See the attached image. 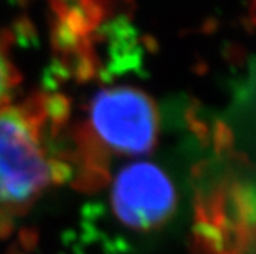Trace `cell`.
I'll return each instance as SVG.
<instances>
[{
  "label": "cell",
  "mask_w": 256,
  "mask_h": 254,
  "mask_svg": "<svg viewBox=\"0 0 256 254\" xmlns=\"http://www.w3.org/2000/svg\"><path fill=\"white\" fill-rule=\"evenodd\" d=\"M69 117L64 97L42 92L0 107V236L51 187L71 178L57 140Z\"/></svg>",
  "instance_id": "1"
},
{
  "label": "cell",
  "mask_w": 256,
  "mask_h": 254,
  "mask_svg": "<svg viewBox=\"0 0 256 254\" xmlns=\"http://www.w3.org/2000/svg\"><path fill=\"white\" fill-rule=\"evenodd\" d=\"M158 132L160 112L146 92L132 86L100 89L89 100L86 120L74 135L78 184L90 187L104 179L106 153H149L158 141Z\"/></svg>",
  "instance_id": "2"
},
{
  "label": "cell",
  "mask_w": 256,
  "mask_h": 254,
  "mask_svg": "<svg viewBox=\"0 0 256 254\" xmlns=\"http://www.w3.org/2000/svg\"><path fill=\"white\" fill-rule=\"evenodd\" d=\"M114 215L129 228L148 232L164 224L175 210V189L170 178L146 161L118 172L112 184Z\"/></svg>",
  "instance_id": "3"
},
{
  "label": "cell",
  "mask_w": 256,
  "mask_h": 254,
  "mask_svg": "<svg viewBox=\"0 0 256 254\" xmlns=\"http://www.w3.org/2000/svg\"><path fill=\"white\" fill-rule=\"evenodd\" d=\"M22 78L10 55L8 43L0 35V107L11 103Z\"/></svg>",
  "instance_id": "4"
},
{
  "label": "cell",
  "mask_w": 256,
  "mask_h": 254,
  "mask_svg": "<svg viewBox=\"0 0 256 254\" xmlns=\"http://www.w3.org/2000/svg\"><path fill=\"white\" fill-rule=\"evenodd\" d=\"M248 21L250 25L256 26V0H250L248 2Z\"/></svg>",
  "instance_id": "5"
}]
</instances>
